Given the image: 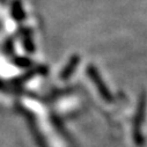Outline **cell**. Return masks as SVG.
<instances>
[{
	"label": "cell",
	"mask_w": 147,
	"mask_h": 147,
	"mask_svg": "<svg viewBox=\"0 0 147 147\" xmlns=\"http://www.w3.org/2000/svg\"><path fill=\"white\" fill-rule=\"evenodd\" d=\"M146 104H147V97H146V93L144 92V93H141V95L139 97L136 116L133 119V139L138 146H141L144 144V136H142L141 126H142L144 119H145Z\"/></svg>",
	"instance_id": "6da1fadb"
},
{
	"label": "cell",
	"mask_w": 147,
	"mask_h": 147,
	"mask_svg": "<svg viewBox=\"0 0 147 147\" xmlns=\"http://www.w3.org/2000/svg\"><path fill=\"white\" fill-rule=\"evenodd\" d=\"M87 74H88V77L90 78V80L93 81V84H94V86L96 87V89H97V92H98V94L101 95V97L105 101V102H108V103H110V102H113V95H111V93H110V90H109V88H108V86L105 85V82L103 81V79H102V77H101V74L98 73V69L95 67V66H93V65H89L88 67H87Z\"/></svg>",
	"instance_id": "7a4b0ae2"
},
{
	"label": "cell",
	"mask_w": 147,
	"mask_h": 147,
	"mask_svg": "<svg viewBox=\"0 0 147 147\" xmlns=\"http://www.w3.org/2000/svg\"><path fill=\"white\" fill-rule=\"evenodd\" d=\"M15 64H16L18 66H20V67H28V66L31 65V61H30L29 59H27V58L20 57V58H16V59H15Z\"/></svg>",
	"instance_id": "8992f818"
},
{
	"label": "cell",
	"mask_w": 147,
	"mask_h": 147,
	"mask_svg": "<svg viewBox=\"0 0 147 147\" xmlns=\"http://www.w3.org/2000/svg\"><path fill=\"white\" fill-rule=\"evenodd\" d=\"M22 32H23V43H24L23 45H24L26 50L28 52H34L35 47H34V42L31 38L30 30L29 29H22Z\"/></svg>",
	"instance_id": "5b68a950"
},
{
	"label": "cell",
	"mask_w": 147,
	"mask_h": 147,
	"mask_svg": "<svg viewBox=\"0 0 147 147\" xmlns=\"http://www.w3.org/2000/svg\"><path fill=\"white\" fill-rule=\"evenodd\" d=\"M12 15L16 21L24 20L26 14H24V11H23V7L20 0H14L12 3Z\"/></svg>",
	"instance_id": "277c9868"
},
{
	"label": "cell",
	"mask_w": 147,
	"mask_h": 147,
	"mask_svg": "<svg viewBox=\"0 0 147 147\" xmlns=\"http://www.w3.org/2000/svg\"><path fill=\"white\" fill-rule=\"evenodd\" d=\"M79 63H80V57H79L78 55H73V56L68 59L66 66L63 68V71H61V73H60V79H63V80L69 79V78L72 77L73 73H74V71H76L77 66L79 65Z\"/></svg>",
	"instance_id": "3957f363"
}]
</instances>
